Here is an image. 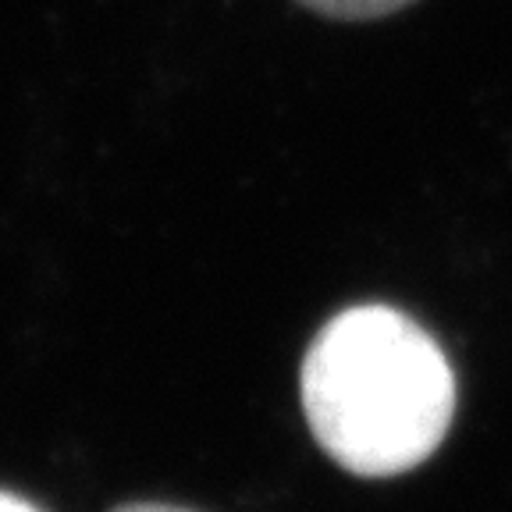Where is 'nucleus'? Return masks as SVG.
Returning a JSON list of instances; mask_svg holds the SVG:
<instances>
[{"label":"nucleus","mask_w":512,"mask_h":512,"mask_svg":"<svg viewBox=\"0 0 512 512\" xmlns=\"http://www.w3.org/2000/svg\"><path fill=\"white\" fill-rule=\"evenodd\" d=\"M114 512H189V509H175V505H121Z\"/></svg>","instance_id":"obj_4"},{"label":"nucleus","mask_w":512,"mask_h":512,"mask_svg":"<svg viewBox=\"0 0 512 512\" xmlns=\"http://www.w3.org/2000/svg\"><path fill=\"white\" fill-rule=\"evenodd\" d=\"M0 512H43L40 505L25 502V498L11 495V491H0Z\"/></svg>","instance_id":"obj_3"},{"label":"nucleus","mask_w":512,"mask_h":512,"mask_svg":"<svg viewBox=\"0 0 512 512\" xmlns=\"http://www.w3.org/2000/svg\"><path fill=\"white\" fill-rule=\"evenodd\" d=\"M303 409L313 438L356 477H395L445 441L456 377L445 352L392 306H352L306 349Z\"/></svg>","instance_id":"obj_1"},{"label":"nucleus","mask_w":512,"mask_h":512,"mask_svg":"<svg viewBox=\"0 0 512 512\" xmlns=\"http://www.w3.org/2000/svg\"><path fill=\"white\" fill-rule=\"evenodd\" d=\"M303 8L328 18H345V22H363V18H381L406 8L413 0H299Z\"/></svg>","instance_id":"obj_2"}]
</instances>
